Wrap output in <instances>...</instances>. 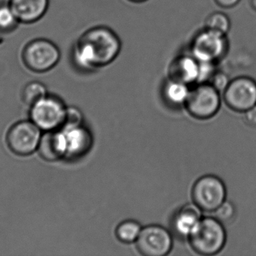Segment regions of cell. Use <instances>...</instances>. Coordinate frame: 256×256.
Here are the masks:
<instances>
[{
    "mask_svg": "<svg viewBox=\"0 0 256 256\" xmlns=\"http://www.w3.org/2000/svg\"><path fill=\"white\" fill-rule=\"evenodd\" d=\"M172 243V237L168 230L160 225H152L142 229L136 246L142 255L165 256L170 253Z\"/></svg>",
    "mask_w": 256,
    "mask_h": 256,
    "instance_id": "obj_8",
    "label": "cell"
},
{
    "mask_svg": "<svg viewBox=\"0 0 256 256\" xmlns=\"http://www.w3.org/2000/svg\"><path fill=\"white\" fill-rule=\"evenodd\" d=\"M46 96L45 86L40 82H31L22 90V99L27 105H34Z\"/></svg>",
    "mask_w": 256,
    "mask_h": 256,
    "instance_id": "obj_20",
    "label": "cell"
},
{
    "mask_svg": "<svg viewBox=\"0 0 256 256\" xmlns=\"http://www.w3.org/2000/svg\"><path fill=\"white\" fill-rule=\"evenodd\" d=\"M40 132L37 125L31 122H20L14 125L8 132L9 149L18 156L32 154L38 147Z\"/></svg>",
    "mask_w": 256,
    "mask_h": 256,
    "instance_id": "obj_9",
    "label": "cell"
},
{
    "mask_svg": "<svg viewBox=\"0 0 256 256\" xmlns=\"http://www.w3.org/2000/svg\"><path fill=\"white\" fill-rule=\"evenodd\" d=\"M40 156L44 160L54 162L67 154V140L66 134L51 130L40 138L38 144Z\"/></svg>",
    "mask_w": 256,
    "mask_h": 256,
    "instance_id": "obj_13",
    "label": "cell"
},
{
    "mask_svg": "<svg viewBox=\"0 0 256 256\" xmlns=\"http://www.w3.org/2000/svg\"><path fill=\"white\" fill-rule=\"evenodd\" d=\"M82 122V115L81 111L76 108L70 107L66 108V114H64V121H63L62 127L64 128V130H70L81 126Z\"/></svg>",
    "mask_w": 256,
    "mask_h": 256,
    "instance_id": "obj_22",
    "label": "cell"
},
{
    "mask_svg": "<svg viewBox=\"0 0 256 256\" xmlns=\"http://www.w3.org/2000/svg\"><path fill=\"white\" fill-rule=\"evenodd\" d=\"M231 80V78L228 74L218 69L212 77L210 81H209V84H212L216 90H218L221 94H222L224 90L226 89V87L230 84Z\"/></svg>",
    "mask_w": 256,
    "mask_h": 256,
    "instance_id": "obj_23",
    "label": "cell"
},
{
    "mask_svg": "<svg viewBox=\"0 0 256 256\" xmlns=\"http://www.w3.org/2000/svg\"><path fill=\"white\" fill-rule=\"evenodd\" d=\"M215 3L222 9H228L237 6L240 0H214Z\"/></svg>",
    "mask_w": 256,
    "mask_h": 256,
    "instance_id": "obj_25",
    "label": "cell"
},
{
    "mask_svg": "<svg viewBox=\"0 0 256 256\" xmlns=\"http://www.w3.org/2000/svg\"><path fill=\"white\" fill-rule=\"evenodd\" d=\"M204 27L227 36L231 30V18L225 12H213L206 18Z\"/></svg>",
    "mask_w": 256,
    "mask_h": 256,
    "instance_id": "obj_18",
    "label": "cell"
},
{
    "mask_svg": "<svg viewBox=\"0 0 256 256\" xmlns=\"http://www.w3.org/2000/svg\"><path fill=\"white\" fill-rule=\"evenodd\" d=\"M201 211L194 203L180 207L173 218L174 231L180 237H189L202 219Z\"/></svg>",
    "mask_w": 256,
    "mask_h": 256,
    "instance_id": "obj_14",
    "label": "cell"
},
{
    "mask_svg": "<svg viewBox=\"0 0 256 256\" xmlns=\"http://www.w3.org/2000/svg\"><path fill=\"white\" fill-rule=\"evenodd\" d=\"M32 106L31 116L34 124L49 131L62 127L66 108L60 99L46 96Z\"/></svg>",
    "mask_w": 256,
    "mask_h": 256,
    "instance_id": "obj_10",
    "label": "cell"
},
{
    "mask_svg": "<svg viewBox=\"0 0 256 256\" xmlns=\"http://www.w3.org/2000/svg\"><path fill=\"white\" fill-rule=\"evenodd\" d=\"M122 43L116 33L106 26H96L84 32L72 51L75 68L93 72L114 63L121 53Z\"/></svg>",
    "mask_w": 256,
    "mask_h": 256,
    "instance_id": "obj_1",
    "label": "cell"
},
{
    "mask_svg": "<svg viewBox=\"0 0 256 256\" xmlns=\"http://www.w3.org/2000/svg\"><path fill=\"white\" fill-rule=\"evenodd\" d=\"M252 8L256 10V0H250Z\"/></svg>",
    "mask_w": 256,
    "mask_h": 256,
    "instance_id": "obj_27",
    "label": "cell"
},
{
    "mask_svg": "<svg viewBox=\"0 0 256 256\" xmlns=\"http://www.w3.org/2000/svg\"><path fill=\"white\" fill-rule=\"evenodd\" d=\"M226 35L202 27L194 34L190 43V53L200 62L219 65L228 53Z\"/></svg>",
    "mask_w": 256,
    "mask_h": 256,
    "instance_id": "obj_3",
    "label": "cell"
},
{
    "mask_svg": "<svg viewBox=\"0 0 256 256\" xmlns=\"http://www.w3.org/2000/svg\"><path fill=\"white\" fill-rule=\"evenodd\" d=\"M168 79L188 86L198 84L200 62L190 53L176 56L170 62L167 69Z\"/></svg>",
    "mask_w": 256,
    "mask_h": 256,
    "instance_id": "obj_11",
    "label": "cell"
},
{
    "mask_svg": "<svg viewBox=\"0 0 256 256\" xmlns=\"http://www.w3.org/2000/svg\"><path fill=\"white\" fill-rule=\"evenodd\" d=\"M244 114V121L252 127H256V105L250 108Z\"/></svg>",
    "mask_w": 256,
    "mask_h": 256,
    "instance_id": "obj_24",
    "label": "cell"
},
{
    "mask_svg": "<svg viewBox=\"0 0 256 256\" xmlns=\"http://www.w3.org/2000/svg\"><path fill=\"white\" fill-rule=\"evenodd\" d=\"M221 93L209 83L196 84L190 88L185 107L197 120H209L214 117L221 106Z\"/></svg>",
    "mask_w": 256,
    "mask_h": 256,
    "instance_id": "obj_4",
    "label": "cell"
},
{
    "mask_svg": "<svg viewBox=\"0 0 256 256\" xmlns=\"http://www.w3.org/2000/svg\"><path fill=\"white\" fill-rule=\"evenodd\" d=\"M22 61L30 70L44 73L54 69L61 58L60 48L48 39H39L27 44L22 51Z\"/></svg>",
    "mask_w": 256,
    "mask_h": 256,
    "instance_id": "obj_5",
    "label": "cell"
},
{
    "mask_svg": "<svg viewBox=\"0 0 256 256\" xmlns=\"http://www.w3.org/2000/svg\"><path fill=\"white\" fill-rule=\"evenodd\" d=\"M67 154L72 158H78L86 154L92 146L93 139L91 132L82 126H78L66 132Z\"/></svg>",
    "mask_w": 256,
    "mask_h": 256,
    "instance_id": "obj_15",
    "label": "cell"
},
{
    "mask_svg": "<svg viewBox=\"0 0 256 256\" xmlns=\"http://www.w3.org/2000/svg\"><path fill=\"white\" fill-rule=\"evenodd\" d=\"M19 23L9 3H0V33H12Z\"/></svg>",
    "mask_w": 256,
    "mask_h": 256,
    "instance_id": "obj_19",
    "label": "cell"
},
{
    "mask_svg": "<svg viewBox=\"0 0 256 256\" xmlns=\"http://www.w3.org/2000/svg\"><path fill=\"white\" fill-rule=\"evenodd\" d=\"M190 91V86L168 78L164 83L162 94L164 99L168 105L171 106L179 107L185 105Z\"/></svg>",
    "mask_w": 256,
    "mask_h": 256,
    "instance_id": "obj_16",
    "label": "cell"
},
{
    "mask_svg": "<svg viewBox=\"0 0 256 256\" xmlns=\"http://www.w3.org/2000/svg\"><path fill=\"white\" fill-rule=\"evenodd\" d=\"M213 213L222 224L230 223L236 217V208L232 202L226 200Z\"/></svg>",
    "mask_w": 256,
    "mask_h": 256,
    "instance_id": "obj_21",
    "label": "cell"
},
{
    "mask_svg": "<svg viewBox=\"0 0 256 256\" xmlns=\"http://www.w3.org/2000/svg\"><path fill=\"white\" fill-rule=\"evenodd\" d=\"M9 5L18 21L30 24L44 16L49 8V0H9Z\"/></svg>",
    "mask_w": 256,
    "mask_h": 256,
    "instance_id": "obj_12",
    "label": "cell"
},
{
    "mask_svg": "<svg viewBox=\"0 0 256 256\" xmlns=\"http://www.w3.org/2000/svg\"><path fill=\"white\" fill-rule=\"evenodd\" d=\"M191 247L202 255L219 253L226 243L227 234L222 222L214 216L202 218L188 237Z\"/></svg>",
    "mask_w": 256,
    "mask_h": 256,
    "instance_id": "obj_2",
    "label": "cell"
},
{
    "mask_svg": "<svg viewBox=\"0 0 256 256\" xmlns=\"http://www.w3.org/2000/svg\"><path fill=\"white\" fill-rule=\"evenodd\" d=\"M232 111L244 113L256 105V81L248 76L233 78L222 94Z\"/></svg>",
    "mask_w": 256,
    "mask_h": 256,
    "instance_id": "obj_7",
    "label": "cell"
},
{
    "mask_svg": "<svg viewBox=\"0 0 256 256\" xmlns=\"http://www.w3.org/2000/svg\"><path fill=\"white\" fill-rule=\"evenodd\" d=\"M225 183L220 177L212 174L200 177L192 189V199L202 210L214 213L226 200Z\"/></svg>",
    "mask_w": 256,
    "mask_h": 256,
    "instance_id": "obj_6",
    "label": "cell"
},
{
    "mask_svg": "<svg viewBox=\"0 0 256 256\" xmlns=\"http://www.w3.org/2000/svg\"><path fill=\"white\" fill-rule=\"evenodd\" d=\"M142 228L138 222L135 220H126L121 222L116 230L117 239L122 243H136Z\"/></svg>",
    "mask_w": 256,
    "mask_h": 256,
    "instance_id": "obj_17",
    "label": "cell"
},
{
    "mask_svg": "<svg viewBox=\"0 0 256 256\" xmlns=\"http://www.w3.org/2000/svg\"><path fill=\"white\" fill-rule=\"evenodd\" d=\"M128 1L132 3H142L148 1V0H128Z\"/></svg>",
    "mask_w": 256,
    "mask_h": 256,
    "instance_id": "obj_26",
    "label": "cell"
}]
</instances>
